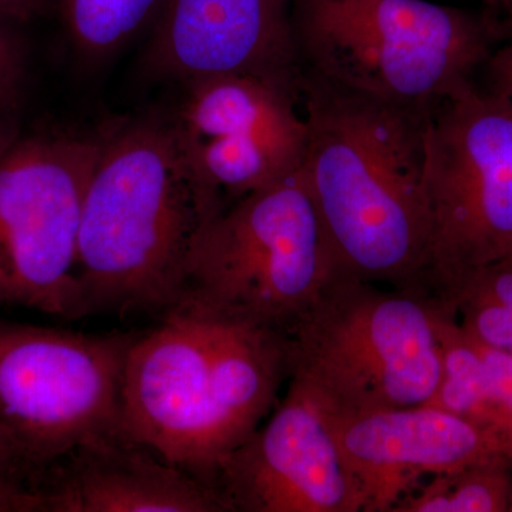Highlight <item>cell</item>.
I'll list each match as a JSON object with an SVG mask.
<instances>
[{
	"label": "cell",
	"mask_w": 512,
	"mask_h": 512,
	"mask_svg": "<svg viewBox=\"0 0 512 512\" xmlns=\"http://www.w3.org/2000/svg\"><path fill=\"white\" fill-rule=\"evenodd\" d=\"M168 0H59L73 45L89 59L117 52L154 22Z\"/></svg>",
	"instance_id": "ac0fdd59"
},
{
	"label": "cell",
	"mask_w": 512,
	"mask_h": 512,
	"mask_svg": "<svg viewBox=\"0 0 512 512\" xmlns=\"http://www.w3.org/2000/svg\"><path fill=\"white\" fill-rule=\"evenodd\" d=\"M302 94V174L336 274L431 293L427 158L434 110L352 92L318 74L302 80Z\"/></svg>",
	"instance_id": "6da1fadb"
},
{
	"label": "cell",
	"mask_w": 512,
	"mask_h": 512,
	"mask_svg": "<svg viewBox=\"0 0 512 512\" xmlns=\"http://www.w3.org/2000/svg\"><path fill=\"white\" fill-rule=\"evenodd\" d=\"M292 0H168L147 60L181 83L208 74L299 76Z\"/></svg>",
	"instance_id": "7c38bea8"
},
{
	"label": "cell",
	"mask_w": 512,
	"mask_h": 512,
	"mask_svg": "<svg viewBox=\"0 0 512 512\" xmlns=\"http://www.w3.org/2000/svg\"><path fill=\"white\" fill-rule=\"evenodd\" d=\"M427 195L429 285L446 295L477 269L512 255V103L467 92L431 113Z\"/></svg>",
	"instance_id": "9c48e42d"
},
{
	"label": "cell",
	"mask_w": 512,
	"mask_h": 512,
	"mask_svg": "<svg viewBox=\"0 0 512 512\" xmlns=\"http://www.w3.org/2000/svg\"><path fill=\"white\" fill-rule=\"evenodd\" d=\"M53 0H0V16L15 23H25L45 15Z\"/></svg>",
	"instance_id": "7402d4cb"
},
{
	"label": "cell",
	"mask_w": 512,
	"mask_h": 512,
	"mask_svg": "<svg viewBox=\"0 0 512 512\" xmlns=\"http://www.w3.org/2000/svg\"><path fill=\"white\" fill-rule=\"evenodd\" d=\"M15 25L0 16V134L12 131L28 72V50Z\"/></svg>",
	"instance_id": "d6986e66"
},
{
	"label": "cell",
	"mask_w": 512,
	"mask_h": 512,
	"mask_svg": "<svg viewBox=\"0 0 512 512\" xmlns=\"http://www.w3.org/2000/svg\"><path fill=\"white\" fill-rule=\"evenodd\" d=\"M441 379L427 406L463 417L512 458V356L474 338L440 306Z\"/></svg>",
	"instance_id": "9a60e30c"
},
{
	"label": "cell",
	"mask_w": 512,
	"mask_h": 512,
	"mask_svg": "<svg viewBox=\"0 0 512 512\" xmlns=\"http://www.w3.org/2000/svg\"><path fill=\"white\" fill-rule=\"evenodd\" d=\"M498 9H503L504 12L507 13L508 19L511 20L512 25V0H500Z\"/></svg>",
	"instance_id": "cb8c5ba5"
},
{
	"label": "cell",
	"mask_w": 512,
	"mask_h": 512,
	"mask_svg": "<svg viewBox=\"0 0 512 512\" xmlns=\"http://www.w3.org/2000/svg\"><path fill=\"white\" fill-rule=\"evenodd\" d=\"M510 512H512V504H511Z\"/></svg>",
	"instance_id": "4316f807"
},
{
	"label": "cell",
	"mask_w": 512,
	"mask_h": 512,
	"mask_svg": "<svg viewBox=\"0 0 512 512\" xmlns=\"http://www.w3.org/2000/svg\"><path fill=\"white\" fill-rule=\"evenodd\" d=\"M295 33L298 49L328 82L434 110L474 87L500 25L427 0H301Z\"/></svg>",
	"instance_id": "5b68a950"
},
{
	"label": "cell",
	"mask_w": 512,
	"mask_h": 512,
	"mask_svg": "<svg viewBox=\"0 0 512 512\" xmlns=\"http://www.w3.org/2000/svg\"><path fill=\"white\" fill-rule=\"evenodd\" d=\"M484 2L487 3L488 6H491V8H498L500 0H484Z\"/></svg>",
	"instance_id": "d4e9b609"
},
{
	"label": "cell",
	"mask_w": 512,
	"mask_h": 512,
	"mask_svg": "<svg viewBox=\"0 0 512 512\" xmlns=\"http://www.w3.org/2000/svg\"><path fill=\"white\" fill-rule=\"evenodd\" d=\"M35 485L42 512H228L215 488L123 434L76 448Z\"/></svg>",
	"instance_id": "4fadbf2b"
},
{
	"label": "cell",
	"mask_w": 512,
	"mask_h": 512,
	"mask_svg": "<svg viewBox=\"0 0 512 512\" xmlns=\"http://www.w3.org/2000/svg\"><path fill=\"white\" fill-rule=\"evenodd\" d=\"M222 211L174 120L144 117L101 134L77 247L86 315L174 306L202 231Z\"/></svg>",
	"instance_id": "3957f363"
},
{
	"label": "cell",
	"mask_w": 512,
	"mask_h": 512,
	"mask_svg": "<svg viewBox=\"0 0 512 512\" xmlns=\"http://www.w3.org/2000/svg\"><path fill=\"white\" fill-rule=\"evenodd\" d=\"M326 419L362 491L363 512H392L423 478L508 456L476 424L427 404Z\"/></svg>",
	"instance_id": "8fae6325"
},
{
	"label": "cell",
	"mask_w": 512,
	"mask_h": 512,
	"mask_svg": "<svg viewBox=\"0 0 512 512\" xmlns=\"http://www.w3.org/2000/svg\"><path fill=\"white\" fill-rule=\"evenodd\" d=\"M491 90L512 103V42L501 49H495L487 60Z\"/></svg>",
	"instance_id": "44dd1931"
},
{
	"label": "cell",
	"mask_w": 512,
	"mask_h": 512,
	"mask_svg": "<svg viewBox=\"0 0 512 512\" xmlns=\"http://www.w3.org/2000/svg\"><path fill=\"white\" fill-rule=\"evenodd\" d=\"M333 275L301 168L207 225L188 261L181 299L288 333Z\"/></svg>",
	"instance_id": "8992f818"
},
{
	"label": "cell",
	"mask_w": 512,
	"mask_h": 512,
	"mask_svg": "<svg viewBox=\"0 0 512 512\" xmlns=\"http://www.w3.org/2000/svg\"><path fill=\"white\" fill-rule=\"evenodd\" d=\"M440 302L333 275L288 332L295 384L329 417L429 403L441 379Z\"/></svg>",
	"instance_id": "277c9868"
},
{
	"label": "cell",
	"mask_w": 512,
	"mask_h": 512,
	"mask_svg": "<svg viewBox=\"0 0 512 512\" xmlns=\"http://www.w3.org/2000/svg\"><path fill=\"white\" fill-rule=\"evenodd\" d=\"M228 512H363V497L329 420L295 384L222 464Z\"/></svg>",
	"instance_id": "30bf717a"
},
{
	"label": "cell",
	"mask_w": 512,
	"mask_h": 512,
	"mask_svg": "<svg viewBox=\"0 0 512 512\" xmlns=\"http://www.w3.org/2000/svg\"><path fill=\"white\" fill-rule=\"evenodd\" d=\"M289 375L288 333L180 299L128 350L121 433L217 490Z\"/></svg>",
	"instance_id": "7a4b0ae2"
},
{
	"label": "cell",
	"mask_w": 512,
	"mask_h": 512,
	"mask_svg": "<svg viewBox=\"0 0 512 512\" xmlns=\"http://www.w3.org/2000/svg\"><path fill=\"white\" fill-rule=\"evenodd\" d=\"M12 133L0 134V143H2V141L5 140L6 137H9Z\"/></svg>",
	"instance_id": "484cf974"
},
{
	"label": "cell",
	"mask_w": 512,
	"mask_h": 512,
	"mask_svg": "<svg viewBox=\"0 0 512 512\" xmlns=\"http://www.w3.org/2000/svg\"><path fill=\"white\" fill-rule=\"evenodd\" d=\"M185 87L173 120L190 143L239 137L308 148L305 107L298 109L301 76L217 73L188 80Z\"/></svg>",
	"instance_id": "5bb4252c"
},
{
	"label": "cell",
	"mask_w": 512,
	"mask_h": 512,
	"mask_svg": "<svg viewBox=\"0 0 512 512\" xmlns=\"http://www.w3.org/2000/svg\"><path fill=\"white\" fill-rule=\"evenodd\" d=\"M42 512V501L32 478L25 474L0 473V512Z\"/></svg>",
	"instance_id": "ffe728a7"
},
{
	"label": "cell",
	"mask_w": 512,
	"mask_h": 512,
	"mask_svg": "<svg viewBox=\"0 0 512 512\" xmlns=\"http://www.w3.org/2000/svg\"><path fill=\"white\" fill-rule=\"evenodd\" d=\"M437 299L474 338L512 356V255L477 269Z\"/></svg>",
	"instance_id": "e0dca14e"
},
{
	"label": "cell",
	"mask_w": 512,
	"mask_h": 512,
	"mask_svg": "<svg viewBox=\"0 0 512 512\" xmlns=\"http://www.w3.org/2000/svg\"><path fill=\"white\" fill-rule=\"evenodd\" d=\"M512 458L497 456L430 477L392 512H510Z\"/></svg>",
	"instance_id": "2e32d148"
},
{
	"label": "cell",
	"mask_w": 512,
	"mask_h": 512,
	"mask_svg": "<svg viewBox=\"0 0 512 512\" xmlns=\"http://www.w3.org/2000/svg\"><path fill=\"white\" fill-rule=\"evenodd\" d=\"M0 473H16L32 476V473L20 463L15 447L10 443L9 437L0 427Z\"/></svg>",
	"instance_id": "603a6c76"
},
{
	"label": "cell",
	"mask_w": 512,
	"mask_h": 512,
	"mask_svg": "<svg viewBox=\"0 0 512 512\" xmlns=\"http://www.w3.org/2000/svg\"><path fill=\"white\" fill-rule=\"evenodd\" d=\"M101 136L10 134L0 143V308L86 316L77 281L84 195Z\"/></svg>",
	"instance_id": "ba28073f"
},
{
	"label": "cell",
	"mask_w": 512,
	"mask_h": 512,
	"mask_svg": "<svg viewBox=\"0 0 512 512\" xmlns=\"http://www.w3.org/2000/svg\"><path fill=\"white\" fill-rule=\"evenodd\" d=\"M136 336L0 318V427L30 473L123 434L121 387Z\"/></svg>",
	"instance_id": "52a82bcc"
}]
</instances>
